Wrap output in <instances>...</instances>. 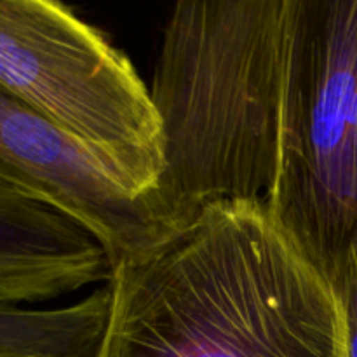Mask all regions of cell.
<instances>
[{"label": "cell", "instance_id": "cell-1", "mask_svg": "<svg viewBox=\"0 0 357 357\" xmlns=\"http://www.w3.org/2000/svg\"><path fill=\"white\" fill-rule=\"evenodd\" d=\"M98 357H347L340 300L267 202L225 201L112 265Z\"/></svg>", "mask_w": 357, "mask_h": 357}, {"label": "cell", "instance_id": "cell-6", "mask_svg": "<svg viewBox=\"0 0 357 357\" xmlns=\"http://www.w3.org/2000/svg\"><path fill=\"white\" fill-rule=\"evenodd\" d=\"M110 278L103 244L0 167V305L47 302Z\"/></svg>", "mask_w": 357, "mask_h": 357}, {"label": "cell", "instance_id": "cell-2", "mask_svg": "<svg viewBox=\"0 0 357 357\" xmlns=\"http://www.w3.org/2000/svg\"><path fill=\"white\" fill-rule=\"evenodd\" d=\"M295 0H181L162 30L152 98L155 199L171 229L216 202L264 201L279 167Z\"/></svg>", "mask_w": 357, "mask_h": 357}, {"label": "cell", "instance_id": "cell-5", "mask_svg": "<svg viewBox=\"0 0 357 357\" xmlns=\"http://www.w3.org/2000/svg\"><path fill=\"white\" fill-rule=\"evenodd\" d=\"M0 167L86 227L112 265L171 232L155 195L0 87Z\"/></svg>", "mask_w": 357, "mask_h": 357}, {"label": "cell", "instance_id": "cell-7", "mask_svg": "<svg viewBox=\"0 0 357 357\" xmlns=\"http://www.w3.org/2000/svg\"><path fill=\"white\" fill-rule=\"evenodd\" d=\"M345 321L347 357H357V241L331 279Z\"/></svg>", "mask_w": 357, "mask_h": 357}, {"label": "cell", "instance_id": "cell-4", "mask_svg": "<svg viewBox=\"0 0 357 357\" xmlns=\"http://www.w3.org/2000/svg\"><path fill=\"white\" fill-rule=\"evenodd\" d=\"M0 87L155 195L160 126L128 56L54 0H0Z\"/></svg>", "mask_w": 357, "mask_h": 357}, {"label": "cell", "instance_id": "cell-3", "mask_svg": "<svg viewBox=\"0 0 357 357\" xmlns=\"http://www.w3.org/2000/svg\"><path fill=\"white\" fill-rule=\"evenodd\" d=\"M267 208L331 282L357 241V0H295Z\"/></svg>", "mask_w": 357, "mask_h": 357}]
</instances>
